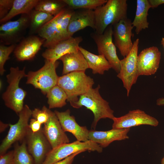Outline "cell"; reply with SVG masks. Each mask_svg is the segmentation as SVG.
Returning <instances> with one entry per match:
<instances>
[{
    "mask_svg": "<svg viewBox=\"0 0 164 164\" xmlns=\"http://www.w3.org/2000/svg\"><path fill=\"white\" fill-rule=\"evenodd\" d=\"M32 116L41 124L45 123L49 118V108L44 106L41 109L35 108L32 110Z\"/></svg>",
    "mask_w": 164,
    "mask_h": 164,
    "instance_id": "obj_32",
    "label": "cell"
},
{
    "mask_svg": "<svg viewBox=\"0 0 164 164\" xmlns=\"http://www.w3.org/2000/svg\"><path fill=\"white\" fill-rule=\"evenodd\" d=\"M79 49L85 58L88 68L92 70L94 74L103 75L105 71L112 68L111 65L103 55L95 54L81 46H79Z\"/></svg>",
    "mask_w": 164,
    "mask_h": 164,
    "instance_id": "obj_23",
    "label": "cell"
},
{
    "mask_svg": "<svg viewBox=\"0 0 164 164\" xmlns=\"http://www.w3.org/2000/svg\"><path fill=\"white\" fill-rule=\"evenodd\" d=\"M63 131L70 132L77 140L85 142L89 140V131L85 126H81L76 122L74 116L70 115L69 109L64 111H54Z\"/></svg>",
    "mask_w": 164,
    "mask_h": 164,
    "instance_id": "obj_19",
    "label": "cell"
},
{
    "mask_svg": "<svg viewBox=\"0 0 164 164\" xmlns=\"http://www.w3.org/2000/svg\"><path fill=\"white\" fill-rule=\"evenodd\" d=\"M161 58V52L156 46L150 47L142 50L137 58L139 76L155 74L159 68Z\"/></svg>",
    "mask_w": 164,
    "mask_h": 164,
    "instance_id": "obj_15",
    "label": "cell"
},
{
    "mask_svg": "<svg viewBox=\"0 0 164 164\" xmlns=\"http://www.w3.org/2000/svg\"><path fill=\"white\" fill-rule=\"evenodd\" d=\"M39 1V0H14L11 9L4 18L0 20V24L9 21L19 14L29 15Z\"/></svg>",
    "mask_w": 164,
    "mask_h": 164,
    "instance_id": "obj_25",
    "label": "cell"
},
{
    "mask_svg": "<svg viewBox=\"0 0 164 164\" xmlns=\"http://www.w3.org/2000/svg\"><path fill=\"white\" fill-rule=\"evenodd\" d=\"M82 41L81 36L71 37L46 48L42 55L45 59L56 63L64 55L78 51L79 44Z\"/></svg>",
    "mask_w": 164,
    "mask_h": 164,
    "instance_id": "obj_17",
    "label": "cell"
},
{
    "mask_svg": "<svg viewBox=\"0 0 164 164\" xmlns=\"http://www.w3.org/2000/svg\"><path fill=\"white\" fill-rule=\"evenodd\" d=\"M113 26V36L115 46L124 57L129 53L133 46L132 38L133 26L131 19L128 17L122 19Z\"/></svg>",
    "mask_w": 164,
    "mask_h": 164,
    "instance_id": "obj_13",
    "label": "cell"
},
{
    "mask_svg": "<svg viewBox=\"0 0 164 164\" xmlns=\"http://www.w3.org/2000/svg\"><path fill=\"white\" fill-rule=\"evenodd\" d=\"M14 156V150L0 155V164H13Z\"/></svg>",
    "mask_w": 164,
    "mask_h": 164,
    "instance_id": "obj_34",
    "label": "cell"
},
{
    "mask_svg": "<svg viewBox=\"0 0 164 164\" xmlns=\"http://www.w3.org/2000/svg\"><path fill=\"white\" fill-rule=\"evenodd\" d=\"M74 10L66 7L39 30L37 33L39 36L45 40L43 47L48 48L71 37L67 29Z\"/></svg>",
    "mask_w": 164,
    "mask_h": 164,
    "instance_id": "obj_1",
    "label": "cell"
},
{
    "mask_svg": "<svg viewBox=\"0 0 164 164\" xmlns=\"http://www.w3.org/2000/svg\"><path fill=\"white\" fill-rule=\"evenodd\" d=\"M152 8H155L159 5L164 4V0H148Z\"/></svg>",
    "mask_w": 164,
    "mask_h": 164,
    "instance_id": "obj_37",
    "label": "cell"
},
{
    "mask_svg": "<svg viewBox=\"0 0 164 164\" xmlns=\"http://www.w3.org/2000/svg\"><path fill=\"white\" fill-rule=\"evenodd\" d=\"M49 118L42 128L43 132L52 149L65 143L70 139L62 129L54 112L49 108Z\"/></svg>",
    "mask_w": 164,
    "mask_h": 164,
    "instance_id": "obj_16",
    "label": "cell"
},
{
    "mask_svg": "<svg viewBox=\"0 0 164 164\" xmlns=\"http://www.w3.org/2000/svg\"><path fill=\"white\" fill-rule=\"evenodd\" d=\"M18 115L17 122L13 125L9 124V131L0 146V155L5 154L13 143L18 141L22 142L25 139L29 129V121L32 110L26 104Z\"/></svg>",
    "mask_w": 164,
    "mask_h": 164,
    "instance_id": "obj_7",
    "label": "cell"
},
{
    "mask_svg": "<svg viewBox=\"0 0 164 164\" xmlns=\"http://www.w3.org/2000/svg\"><path fill=\"white\" fill-rule=\"evenodd\" d=\"M84 152L81 151L75 152L65 159L52 164H72L75 157L79 154Z\"/></svg>",
    "mask_w": 164,
    "mask_h": 164,
    "instance_id": "obj_36",
    "label": "cell"
},
{
    "mask_svg": "<svg viewBox=\"0 0 164 164\" xmlns=\"http://www.w3.org/2000/svg\"><path fill=\"white\" fill-rule=\"evenodd\" d=\"M67 6L74 10L87 9L94 10L105 4L108 0H63Z\"/></svg>",
    "mask_w": 164,
    "mask_h": 164,
    "instance_id": "obj_30",
    "label": "cell"
},
{
    "mask_svg": "<svg viewBox=\"0 0 164 164\" xmlns=\"http://www.w3.org/2000/svg\"><path fill=\"white\" fill-rule=\"evenodd\" d=\"M90 27L94 30L95 16L94 10L80 9L74 10L71 16L67 27V32L70 37L76 32Z\"/></svg>",
    "mask_w": 164,
    "mask_h": 164,
    "instance_id": "obj_20",
    "label": "cell"
},
{
    "mask_svg": "<svg viewBox=\"0 0 164 164\" xmlns=\"http://www.w3.org/2000/svg\"><path fill=\"white\" fill-rule=\"evenodd\" d=\"M25 139L28 151L33 158L34 164H43L52 149L42 128L35 133L29 128Z\"/></svg>",
    "mask_w": 164,
    "mask_h": 164,
    "instance_id": "obj_12",
    "label": "cell"
},
{
    "mask_svg": "<svg viewBox=\"0 0 164 164\" xmlns=\"http://www.w3.org/2000/svg\"><path fill=\"white\" fill-rule=\"evenodd\" d=\"M46 96L50 109L62 108L67 104V95L64 91L57 84L50 90Z\"/></svg>",
    "mask_w": 164,
    "mask_h": 164,
    "instance_id": "obj_26",
    "label": "cell"
},
{
    "mask_svg": "<svg viewBox=\"0 0 164 164\" xmlns=\"http://www.w3.org/2000/svg\"><path fill=\"white\" fill-rule=\"evenodd\" d=\"M135 15L132 25L138 34L143 29L149 28L147 20L149 9L151 8L148 0H137Z\"/></svg>",
    "mask_w": 164,
    "mask_h": 164,
    "instance_id": "obj_24",
    "label": "cell"
},
{
    "mask_svg": "<svg viewBox=\"0 0 164 164\" xmlns=\"http://www.w3.org/2000/svg\"><path fill=\"white\" fill-rule=\"evenodd\" d=\"M45 41V39L36 36L24 38L16 45L14 55L19 61L31 60L40 50Z\"/></svg>",
    "mask_w": 164,
    "mask_h": 164,
    "instance_id": "obj_18",
    "label": "cell"
},
{
    "mask_svg": "<svg viewBox=\"0 0 164 164\" xmlns=\"http://www.w3.org/2000/svg\"><path fill=\"white\" fill-rule=\"evenodd\" d=\"M161 164H164V157L161 159Z\"/></svg>",
    "mask_w": 164,
    "mask_h": 164,
    "instance_id": "obj_41",
    "label": "cell"
},
{
    "mask_svg": "<svg viewBox=\"0 0 164 164\" xmlns=\"http://www.w3.org/2000/svg\"><path fill=\"white\" fill-rule=\"evenodd\" d=\"M94 79L83 71L73 72L59 77L57 85L65 91L67 101L71 104L78 100V96L92 88Z\"/></svg>",
    "mask_w": 164,
    "mask_h": 164,
    "instance_id": "obj_5",
    "label": "cell"
},
{
    "mask_svg": "<svg viewBox=\"0 0 164 164\" xmlns=\"http://www.w3.org/2000/svg\"><path fill=\"white\" fill-rule=\"evenodd\" d=\"M14 0H0V20L4 18L11 9Z\"/></svg>",
    "mask_w": 164,
    "mask_h": 164,
    "instance_id": "obj_33",
    "label": "cell"
},
{
    "mask_svg": "<svg viewBox=\"0 0 164 164\" xmlns=\"http://www.w3.org/2000/svg\"><path fill=\"white\" fill-rule=\"evenodd\" d=\"M156 104L159 106L164 105V97L159 98L156 101Z\"/></svg>",
    "mask_w": 164,
    "mask_h": 164,
    "instance_id": "obj_39",
    "label": "cell"
},
{
    "mask_svg": "<svg viewBox=\"0 0 164 164\" xmlns=\"http://www.w3.org/2000/svg\"><path fill=\"white\" fill-rule=\"evenodd\" d=\"M91 36L97 45L98 54L103 55L112 68L118 73L120 70V60L117 56L116 46L113 42L112 26H108L102 34L94 32L91 33Z\"/></svg>",
    "mask_w": 164,
    "mask_h": 164,
    "instance_id": "obj_11",
    "label": "cell"
},
{
    "mask_svg": "<svg viewBox=\"0 0 164 164\" xmlns=\"http://www.w3.org/2000/svg\"><path fill=\"white\" fill-rule=\"evenodd\" d=\"M16 45H12L9 46L0 44V74L2 75L5 70L4 65L6 61L9 59V55L14 51Z\"/></svg>",
    "mask_w": 164,
    "mask_h": 164,
    "instance_id": "obj_31",
    "label": "cell"
},
{
    "mask_svg": "<svg viewBox=\"0 0 164 164\" xmlns=\"http://www.w3.org/2000/svg\"><path fill=\"white\" fill-rule=\"evenodd\" d=\"M112 120L113 129L130 128L142 125L156 127L159 123L156 118L139 109L130 111L127 114L120 117H115Z\"/></svg>",
    "mask_w": 164,
    "mask_h": 164,
    "instance_id": "obj_14",
    "label": "cell"
},
{
    "mask_svg": "<svg viewBox=\"0 0 164 164\" xmlns=\"http://www.w3.org/2000/svg\"><path fill=\"white\" fill-rule=\"evenodd\" d=\"M14 151L13 164H34L33 158L28 151L25 139L21 144H15Z\"/></svg>",
    "mask_w": 164,
    "mask_h": 164,
    "instance_id": "obj_29",
    "label": "cell"
},
{
    "mask_svg": "<svg viewBox=\"0 0 164 164\" xmlns=\"http://www.w3.org/2000/svg\"><path fill=\"white\" fill-rule=\"evenodd\" d=\"M100 88L99 85L95 88H92L80 96L77 101L70 104L71 106L76 108L85 107L93 112L94 119L91 127L94 130L101 119L108 118L112 120L115 117L114 111L111 108L109 103L101 95Z\"/></svg>",
    "mask_w": 164,
    "mask_h": 164,
    "instance_id": "obj_2",
    "label": "cell"
},
{
    "mask_svg": "<svg viewBox=\"0 0 164 164\" xmlns=\"http://www.w3.org/2000/svg\"><path fill=\"white\" fill-rule=\"evenodd\" d=\"M127 8L126 0H108L105 4L94 10L95 32L102 34L109 26L127 18Z\"/></svg>",
    "mask_w": 164,
    "mask_h": 164,
    "instance_id": "obj_3",
    "label": "cell"
},
{
    "mask_svg": "<svg viewBox=\"0 0 164 164\" xmlns=\"http://www.w3.org/2000/svg\"><path fill=\"white\" fill-rule=\"evenodd\" d=\"M139 39L134 42L133 46L128 55L120 60V70L117 77L122 81L128 97L132 85L139 77L138 72L137 58Z\"/></svg>",
    "mask_w": 164,
    "mask_h": 164,
    "instance_id": "obj_9",
    "label": "cell"
},
{
    "mask_svg": "<svg viewBox=\"0 0 164 164\" xmlns=\"http://www.w3.org/2000/svg\"><path fill=\"white\" fill-rule=\"evenodd\" d=\"M59 60L63 63V75L75 71L85 72L88 68L87 61L79 50L67 54L62 56Z\"/></svg>",
    "mask_w": 164,
    "mask_h": 164,
    "instance_id": "obj_22",
    "label": "cell"
},
{
    "mask_svg": "<svg viewBox=\"0 0 164 164\" xmlns=\"http://www.w3.org/2000/svg\"><path fill=\"white\" fill-rule=\"evenodd\" d=\"M30 32L33 34L37 33L39 30L51 19L54 16L34 9L30 14Z\"/></svg>",
    "mask_w": 164,
    "mask_h": 164,
    "instance_id": "obj_27",
    "label": "cell"
},
{
    "mask_svg": "<svg viewBox=\"0 0 164 164\" xmlns=\"http://www.w3.org/2000/svg\"><path fill=\"white\" fill-rule=\"evenodd\" d=\"M29 15L23 14L17 20L9 21L0 26V44L6 45H16L23 38L29 28Z\"/></svg>",
    "mask_w": 164,
    "mask_h": 164,
    "instance_id": "obj_10",
    "label": "cell"
},
{
    "mask_svg": "<svg viewBox=\"0 0 164 164\" xmlns=\"http://www.w3.org/2000/svg\"><path fill=\"white\" fill-rule=\"evenodd\" d=\"M161 44L163 46L164 48V37H162L161 41Z\"/></svg>",
    "mask_w": 164,
    "mask_h": 164,
    "instance_id": "obj_40",
    "label": "cell"
},
{
    "mask_svg": "<svg viewBox=\"0 0 164 164\" xmlns=\"http://www.w3.org/2000/svg\"><path fill=\"white\" fill-rule=\"evenodd\" d=\"M130 129H112L105 131L91 130L88 133V139L98 144L102 148H105L114 141L129 138L127 134Z\"/></svg>",
    "mask_w": 164,
    "mask_h": 164,
    "instance_id": "obj_21",
    "label": "cell"
},
{
    "mask_svg": "<svg viewBox=\"0 0 164 164\" xmlns=\"http://www.w3.org/2000/svg\"><path fill=\"white\" fill-rule=\"evenodd\" d=\"M58 64L57 62L53 63L45 59L44 64L41 68L36 71L28 72L26 83L32 85L46 95L50 89L57 84L59 77L56 68Z\"/></svg>",
    "mask_w": 164,
    "mask_h": 164,
    "instance_id": "obj_6",
    "label": "cell"
},
{
    "mask_svg": "<svg viewBox=\"0 0 164 164\" xmlns=\"http://www.w3.org/2000/svg\"><path fill=\"white\" fill-rule=\"evenodd\" d=\"M67 6L63 0H39L34 9L55 16Z\"/></svg>",
    "mask_w": 164,
    "mask_h": 164,
    "instance_id": "obj_28",
    "label": "cell"
},
{
    "mask_svg": "<svg viewBox=\"0 0 164 164\" xmlns=\"http://www.w3.org/2000/svg\"><path fill=\"white\" fill-rule=\"evenodd\" d=\"M25 70V67L22 70L18 67H10L9 73L6 76L8 86L2 95L5 106L17 114L24 106V100L26 95V91L19 86L21 79L26 77Z\"/></svg>",
    "mask_w": 164,
    "mask_h": 164,
    "instance_id": "obj_4",
    "label": "cell"
},
{
    "mask_svg": "<svg viewBox=\"0 0 164 164\" xmlns=\"http://www.w3.org/2000/svg\"><path fill=\"white\" fill-rule=\"evenodd\" d=\"M9 126V124H5L2 121L0 122V132H2L4 131L5 129Z\"/></svg>",
    "mask_w": 164,
    "mask_h": 164,
    "instance_id": "obj_38",
    "label": "cell"
},
{
    "mask_svg": "<svg viewBox=\"0 0 164 164\" xmlns=\"http://www.w3.org/2000/svg\"><path fill=\"white\" fill-rule=\"evenodd\" d=\"M41 124L37 120L34 118H31L30 120L29 123V128L33 132H38L42 128Z\"/></svg>",
    "mask_w": 164,
    "mask_h": 164,
    "instance_id": "obj_35",
    "label": "cell"
},
{
    "mask_svg": "<svg viewBox=\"0 0 164 164\" xmlns=\"http://www.w3.org/2000/svg\"><path fill=\"white\" fill-rule=\"evenodd\" d=\"M102 150V148L92 141L88 140L83 142L77 140L71 143L61 145L52 149L47 154L43 164H52L79 151H96L101 153Z\"/></svg>",
    "mask_w": 164,
    "mask_h": 164,
    "instance_id": "obj_8",
    "label": "cell"
}]
</instances>
